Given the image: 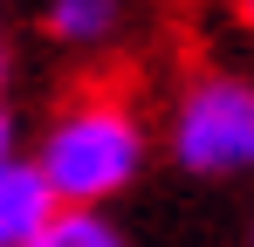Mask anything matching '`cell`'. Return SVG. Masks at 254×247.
<instances>
[{"label": "cell", "mask_w": 254, "mask_h": 247, "mask_svg": "<svg viewBox=\"0 0 254 247\" xmlns=\"http://www.w3.org/2000/svg\"><path fill=\"white\" fill-rule=\"evenodd\" d=\"M28 165L48 179L55 206L110 213V199L144 179V165H151V130H144V117H137L130 96L83 89V96H69V103L42 124Z\"/></svg>", "instance_id": "obj_1"}, {"label": "cell", "mask_w": 254, "mask_h": 247, "mask_svg": "<svg viewBox=\"0 0 254 247\" xmlns=\"http://www.w3.org/2000/svg\"><path fill=\"white\" fill-rule=\"evenodd\" d=\"M165 151L186 179L254 172V76H241V69L186 76L165 110Z\"/></svg>", "instance_id": "obj_2"}, {"label": "cell", "mask_w": 254, "mask_h": 247, "mask_svg": "<svg viewBox=\"0 0 254 247\" xmlns=\"http://www.w3.org/2000/svg\"><path fill=\"white\" fill-rule=\"evenodd\" d=\"M55 213H62V206L48 192V179L28 165V151L0 165V247H28Z\"/></svg>", "instance_id": "obj_3"}, {"label": "cell", "mask_w": 254, "mask_h": 247, "mask_svg": "<svg viewBox=\"0 0 254 247\" xmlns=\"http://www.w3.org/2000/svg\"><path fill=\"white\" fill-rule=\"evenodd\" d=\"M117 28H124L117 0H48L42 7V35L55 48H103Z\"/></svg>", "instance_id": "obj_4"}, {"label": "cell", "mask_w": 254, "mask_h": 247, "mask_svg": "<svg viewBox=\"0 0 254 247\" xmlns=\"http://www.w3.org/2000/svg\"><path fill=\"white\" fill-rule=\"evenodd\" d=\"M28 247H130V234L110 213H83V206H62Z\"/></svg>", "instance_id": "obj_5"}, {"label": "cell", "mask_w": 254, "mask_h": 247, "mask_svg": "<svg viewBox=\"0 0 254 247\" xmlns=\"http://www.w3.org/2000/svg\"><path fill=\"white\" fill-rule=\"evenodd\" d=\"M21 158V124H14V110H7V96H0V165Z\"/></svg>", "instance_id": "obj_6"}, {"label": "cell", "mask_w": 254, "mask_h": 247, "mask_svg": "<svg viewBox=\"0 0 254 247\" xmlns=\"http://www.w3.org/2000/svg\"><path fill=\"white\" fill-rule=\"evenodd\" d=\"M7 76H14V48H7V35H0V96H7Z\"/></svg>", "instance_id": "obj_7"}, {"label": "cell", "mask_w": 254, "mask_h": 247, "mask_svg": "<svg viewBox=\"0 0 254 247\" xmlns=\"http://www.w3.org/2000/svg\"><path fill=\"white\" fill-rule=\"evenodd\" d=\"M241 21H254V0H248V7H241Z\"/></svg>", "instance_id": "obj_8"}, {"label": "cell", "mask_w": 254, "mask_h": 247, "mask_svg": "<svg viewBox=\"0 0 254 247\" xmlns=\"http://www.w3.org/2000/svg\"><path fill=\"white\" fill-rule=\"evenodd\" d=\"M248 247H254V220H248Z\"/></svg>", "instance_id": "obj_9"}]
</instances>
